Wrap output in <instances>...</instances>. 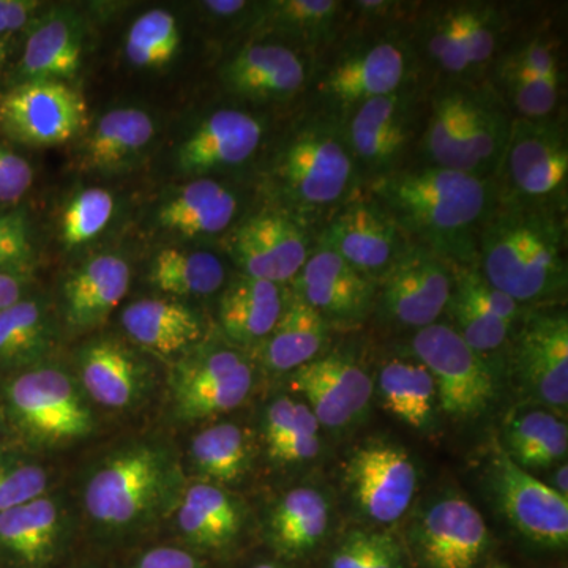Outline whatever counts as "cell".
<instances>
[{
	"label": "cell",
	"mask_w": 568,
	"mask_h": 568,
	"mask_svg": "<svg viewBox=\"0 0 568 568\" xmlns=\"http://www.w3.org/2000/svg\"><path fill=\"white\" fill-rule=\"evenodd\" d=\"M410 241L365 190L351 197L323 224L317 246L338 254L373 282H379Z\"/></svg>",
	"instance_id": "4fadbf2b"
},
{
	"label": "cell",
	"mask_w": 568,
	"mask_h": 568,
	"mask_svg": "<svg viewBox=\"0 0 568 568\" xmlns=\"http://www.w3.org/2000/svg\"><path fill=\"white\" fill-rule=\"evenodd\" d=\"M295 402L282 396L268 407L265 413L264 437L268 452L274 450L290 435L294 424Z\"/></svg>",
	"instance_id": "db71d44e"
},
{
	"label": "cell",
	"mask_w": 568,
	"mask_h": 568,
	"mask_svg": "<svg viewBox=\"0 0 568 568\" xmlns=\"http://www.w3.org/2000/svg\"><path fill=\"white\" fill-rule=\"evenodd\" d=\"M567 211L504 204L481 227L476 267L519 305H549L567 291Z\"/></svg>",
	"instance_id": "7a4b0ae2"
},
{
	"label": "cell",
	"mask_w": 568,
	"mask_h": 568,
	"mask_svg": "<svg viewBox=\"0 0 568 568\" xmlns=\"http://www.w3.org/2000/svg\"><path fill=\"white\" fill-rule=\"evenodd\" d=\"M253 372L235 351H207L175 366L171 390L174 410L185 420H197L235 409L248 398Z\"/></svg>",
	"instance_id": "d6986e66"
},
{
	"label": "cell",
	"mask_w": 568,
	"mask_h": 568,
	"mask_svg": "<svg viewBox=\"0 0 568 568\" xmlns=\"http://www.w3.org/2000/svg\"><path fill=\"white\" fill-rule=\"evenodd\" d=\"M364 190L410 242L455 267L476 265L478 235L497 205L495 179L417 162Z\"/></svg>",
	"instance_id": "6da1fadb"
},
{
	"label": "cell",
	"mask_w": 568,
	"mask_h": 568,
	"mask_svg": "<svg viewBox=\"0 0 568 568\" xmlns=\"http://www.w3.org/2000/svg\"><path fill=\"white\" fill-rule=\"evenodd\" d=\"M331 324L297 295L286 301L274 331L264 339V364L272 372H295L320 357Z\"/></svg>",
	"instance_id": "4dcf8cb0"
},
{
	"label": "cell",
	"mask_w": 568,
	"mask_h": 568,
	"mask_svg": "<svg viewBox=\"0 0 568 568\" xmlns=\"http://www.w3.org/2000/svg\"><path fill=\"white\" fill-rule=\"evenodd\" d=\"M489 568H507L506 566H493V567H489Z\"/></svg>",
	"instance_id": "be15d7a7"
},
{
	"label": "cell",
	"mask_w": 568,
	"mask_h": 568,
	"mask_svg": "<svg viewBox=\"0 0 568 568\" xmlns=\"http://www.w3.org/2000/svg\"><path fill=\"white\" fill-rule=\"evenodd\" d=\"M328 521L331 506L323 493L310 487L291 489L272 510V544L283 556L298 558L324 540Z\"/></svg>",
	"instance_id": "d6a6232c"
},
{
	"label": "cell",
	"mask_w": 568,
	"mask_h": 568,
	"mask_svg": "<svg viewBox=\"0 0 568 568\" xmlns=\"http://www.w3.org/2000/svg\"><path fill=\"white\" fill-rule=\"evenodd\" d=\"M320 428V422L313 410L304 403H295L294 424L290 435L284 437L278 447L268 452V455L284 465L315 458L321 447Z\"/></svg>",
	"instance_id": "681fc988"
},
{
	"label": "cell",
	"mask_w": 568,
	"mask_h": 568,
	"mask_svg": "<svg viewBox=\"0 0 568 568\" xmlns=\"http://www.w3.org/2000/svg\"><path fill=\"white\" fill-rule=\"evenodd\" d=\"M0 152H2V148H0Z\"/></svg>",
	"instance_id": "e7e4bbea"
},
{
	"label": "cell",
	"mask_w": 568,
	"mask_h": 568,
	"mask_svg": "<svg viewBox=\"0 0 568 568\" xmlns=\"http://www.w3.org/2000/svg\"><path fill=\"white\" fill-rule=\"evenodd\" d=\"M496 61L510 63L519 69L551 81H562V70L558 54V44L551 39L536 36L525 40L510 50L500 52Z\"/></svg>",
	"instance_id": "f907efd6"
},
{
	"label": "cell",
	"mask_w": 568,
	"mask_h": 568,
	"mask_svg": "<svg viewBox=\"0 0 568 568\" xmlns=\"http://www.w3.org/2000/svg\"><path fill=\"white\" fill-rule=\"evenodd\" d=\"M377 390L384 409L410 428L424 432L435 420V379L416 355H396L384 362Z\"/></svg>",
	"instance_id": "f1b7e54d"
},
{
	"label": "cell",
	"mask_w": 568,
	"mask_h": 568,
	"mask_svg": "<svg viewBox=\"0 0 568 568\" xmlns=\"http://www.w3.org/2000/svg\"><path fill=\"white\" fill-rule=\"evenodd\" d=\"M39 6V2L32 0H0V36L28 24Z\"/></svg>",
	"instance_id": "9f6ffc18"
},
{
	"label": "cell",
	"mask_w": 568,
	"mask_h": 568,
	"mask_svg": "<svg viewBox=\"0 0 568 568\" xmlns=\"http://www.w3.org/2000/svg\"><path fill=\"white\" fill-rule=\"evenodd\" d=\"M61 529V514L51 497L0 514V547L28 567H41L51 559Z\"/></svg>",
	"instance_id": "e575fe53"
},
{
	"label": "cell",
	"mask_w": 568,
	"mask_h": 568,
	"mask_svg": "<svg viewBox=\"0 0 568 568\" xmlns=\"http://www.w3.org/2000/svg\"><path fill=\"white\" fill-rule=\"evenodd\" d=\"M54 331L39 302L21 301L0 312V364L26 365L51 347Z\"/></svg>",
	"instance_id": "ab89813d"
},
{
	"label": "cell",
	"mask_w": 568,
	"mask_h": 568,
	"mask_svg": "<svg viewBox=\"0 0 568 568\" xmlns=\"http://www.w3.org/2000/svg\"><path fill=\"white\" fill-rule=\"evenodd\" d=\"M381 534L353 532L343 538L331 556V568H369Z\"/></svg>",
	"instance_id": "f5cc1de1"
},
{
	"label": "cell",
	"mask_w": 568,
	"mask_h": 568,
	"mask_svg": "<svg viewBox=\"0 0 568 568\" xmlns=\"http://www.w3.org/2000/svg\"><path fill=\"white\" fill-rule=\"evenodd\" d=\"M491 488L500 510L523 537L544 548L568 544V497L511 462L504 450L493 459Z\"/></svg>",
	"instance_id": "2e32d148"
},
{
	"label": "cell",
	"mask_w": 568,
	"mask_h": 568,
	"mask_svg": "<svg viewBox=\"0 0 568 568\" xmlns=\"http://www.w3.org/2000/svg\"><path fill=\"white\" fill-rule=\"evenodd\" d=\"M452 291L454 265L410 242L377 282L375 308L387 323L422 331L446 312Z\"/></svg>",
	"instance_id": "30bf717a"
},
{
	"label": "cell",
	"mask_w": 568,
	"mask_h": 568,
	"mask_svg": "<svg viewBox=\"0 0 568 568\" xmlns=\"http://www.w3.org/2000/svg\"><path fill=\"white\" fill-rule=\"evenodd\" d=\"M312 61L284 41H256L224 63L222 82L233 95L257 103H286L310 88Z\"/></svg>",
	"instance_id": "ffe728a7"
},
{
	"label": "cell",
	"mask_w": 568,
	"mask_h": 568,
	"mask_svg": "<svg viewBox=\"0 0 568 568\" xmlns=\"http://www.w3.org/2000/svg\"><path fill=\"white\" fill-rule=\"evenodd\" d=\"M230 253L242 275L282 286L297 276L312 248L304 224L276 209L239 224L230 237Z\"/></svg>",
	"instance_id": "e0dca14e"
},
{
	"label": "cell",
	"mask_w": 568,
	"mask_h": 568,
	"mask_svg": "<svg viewBox=\"0 0 568 568\" xmlns=\"http://www.w3.org/2000/svg\"><path fill=\"white\" fill-rule=\"evenodd\" d=\"M115 200L108 190L92 186L69 201L61 216V239L65 248L91 244L104 233L114 216Z\"/></svg>",
	"instance_id": "f6af8a7d"
},
{
	"label": "cell",
	"mask_w": 568,
	"mask_h": 568,
	"mask_svg": "<svg viewBox=\"0 0 568 568\" xmlns=\"http://www.w3.org/2000/svg\"><path fill=\"white\" fill-rule=\"evenodd\" d=\"M447 310L454 317L455 325L452 327L476 353L480 355L495 353L506 345L511 331L510 325L489 315L487 310L467 297L459 287L455 286V283Z\"/></svg>",
	"instance_id": "bcb514c9"
},
{
	"label": "cell",
	"mask_w": 568,
	"mask_h": 568,
	"mask_svg": "<svg viewBox=\"0 0 568 568\" xmlns=\"http://www.w3.org/2000/svg\"><path fill=\"white\" fill-rule=\"evenodd\" d=\"M248 437L234 424H220L194 436L192 458L203 476L220 484L237 480L250 466Z\"/></svg>",
	"instance_id": "60d3db41"
},
{
	"label": "cell",
	"mask_w": 568,
	"mask_h": 568,
	"mask_svg": "<svg viewBox=\"0 0 568 568\" xmlns=\"http://www.w3.org/2000/svg\"><path fill=\"white\" fill-rule=\"evenodd\" d=\"M291 386L308 402L321 426L347 428L361 420L372 405L373 384L368 372L351 355L331 353L295 369Z\"/></svg>",
	"instance_id": "44dd1931"
},
{
	"label": "cell",
	"mask_w": 568,
	"mask_h": 568,
	"mask_svg": "<svg viewBox=\"0 0 568 568\" xmlns=\"http://www.w3.org/2000/svg\"><path fill=\"white\" fill-rule=\"evenodd\" d=\"M549 487L555 488L559 495L568 497V466L566 462L560 463L552 476V484Z\"/></svg>",
	"instance_id": "91938a15"
},
{
	"label": "cell",
	"mask_w": 568,
	"mask_h": 568,
	"mask_svg": "<svg viewBox=\"0 0 568 568\" xmlns=\"http://www.w3.org/2000/svg\"><path fill=\"white\" fill-rule=\"evenodd\" d=\"M426 93L422 82L369 100L343 121L362 185L410 164L424 133Z\"/></svg>",
	"instance_id": "52a82bcc"
},
{
	"label": "cell",
	"mask_w": 568,
	"mask_h": 568,
	"mask_svg": "<svg viewBox=\"0 0 568 568\" xmlns=\"http://www.w3.org/2000/svg\"><path fill=\"white\" fill-rule=\"evenodd\" d=\"M132 282L130 265L119 254H97L62 286L63 316L73 331L99 327L118 308Z\"/></svg>",
	"instance_id": "cb8c5ba5"
},
{
	"label": "cell",
	"mask_w": 568,
	"mask_h": 568,
	"mask_svg": "<svg viewBox=\"0 0 568 568\" xmlns=\"http://www.w3.org/2000/svg\"><path fill=\"white\" fill-rule=\"evenodd\" d=\"M410 351L432 373L437 405L455 420H474L495 402V379L484 355L467 346L452 325L416 332Z\"/></svg>",
	"instance_id": "ba28073f"
},
{
	"label": "cell",
	"mask_w": 568,
	"mask_h": 568,
	"mask_svg": "<svg viewBox=\"0 0 568 568\" xmlns=\"http://www.w3.org/2000/svg\"><path fill=\"white\" fill-rule=\"evenodd\" d=\"M506 446L508 457L523 469H547L566 462L567 424L549 410H519L508 418Z\"/></svg>",
	"instance_id": "8d00e7d4"
},
{
	"label": "cell",
	"mask_w": 568,
	"mask_h": 568,
	"mask_svg": "<svg viewBox=\"0 0 568 568\" xmlns=\"http://www.w3.org/2000/svg\"><path fill=\"white\" fill-rule=\"evenodd\" d=\"M122 327L136 345L153 354L183 353L203 338V323L189 306L162 298H142L126 306Z\"/></svg>",
	"instance_id": "484cf974"
},
{
	"label": "cell",
	"mask_w": 568,
	"mask_h": 568,
	"mask_svg": "<svg viewBox=\"0 0 568 568\" xmlns=\"http://www.w3.org/2000/svg\"><path fill=\"white\" fill-rule=\"evenodd\" d=\"M237 196L211 178L193 179L159 209L160 226L183 239L215 237L237 216Z\"/></svg>",
	"instance_id": "d4e9b609"
},
{
	"label": "cell",
	"mask_w": 568,
	"mask_h": 568,
	"mask_svg": "<svg viewBox=\"0 0 568 568\" xmlns=\"http://www.w3.org/2000/svg\"><path fill=\"white\" fill-rule=\"evenodd\" d=\"M11 414L37 443H73L93 429V417L73 381L59 368H33L7 388Z\"/></svg>",
	"instance_id": "8fae6325"
},
{
	"label": "cell",
	"mask_w": 568,
	"mask_h": 568,
	"mask_svg": "<svg viewBox=\"0 0 568 568\" xmlns=\"http://www.w3.org/2000/svg\"><path fill=\"white\" fill-rule=\"evenodd\" d=\"M166 459L156 448L136 446L112 455L85 485V510L106 528L140 521L162 496Z\"/></svg>",
	"instance_id": "9c48e42d"
},
{
	"label": "cell",
	"mask_w": 568,
	"mask_h": 568,
	"mask_svg": "<svg viewBox=\"0 0 568 568\" xmlns=\"http://www.w3.org/2000/svg\"><path fill=\"white\" fill-rule=\"evenodd\" d=\"M178 523L185 537L197 547L219 549L237 537L242 514L224 489L212 484H194L183 496Z\"/></svg>",
	"instance_id": "d590c367"
},
{
	"label": "cell",
	"mask_w": 568,
	"mask_h": 568,
	"mask_svg": "<svg viewBox=\"0 0 568 568\" xmlns=\"http://www.w3.org/2000/svg\"><path fill=\"white\" fill-rule=\"evenodd\" d=\"M272 179L298 223L320 227L364 190L347 145L343 122L313 111L287 134L276 152Z\"/></svg>",
	"instance_id": "277c9868"
},
{
	"label": "cell",
	"mask_w": 568,
	"mask_h": 568,
	"mask_svg": "<svg viewBox=\"0 0 568 568\" xmlns=\"http://www.w3.org/2000/svg\"><path fill=\"white\" fill-rule=\"evenodd\" d=\"M155 136V123L140 108H118L103 114L82 145L88 170L118 171L140 156Z\"/></svg>",
	"instance_id": "f546056e"
},
{
	"label": "cell",
	"mask_w": 568,
	"mask_h": 568,
	"mask_svg": "<svg viewBox=\"0 0 568 568\" xmlns=\"http://www.w3.org/2000/svg\"><path fill=\"white\" fill-rule=\"evenodd\" d=\"M88 125V104L65 81H22L0 97V129L33 148L65 144Z\"/></svg>",
	"instance_id": "7c38bea8"
},
{
	"label": "cell",
	"mask_w": 568,
	"mask_h": 568,
	"mask_svg": "<svg viewBox=\"0 0 568 568\" xmlns=\"http://www.w3.org/2000/svg\"><path fill=\"white\" fill-rule=\"evenodd\" d=\"M22 282L20 276L0 272V312L21 301Z\"/></svg>",
	"instance_id": "6f0895ef"
},
{
	"label": "cell",
	"mask_w": 568,
	"mask_h": 568,
	"mask_svg": "<svg viewBox=\"0 0 568 568\" xmlns=\"http://www.w3.org/2000/svg\"><path fill=\"white\" fill-rule=\"evenodd\" d=\"M134 568H203L190 552L183 549L153 548L138 560Z\"/></svg>",
	"instance_id": "11a10c76"
},
{
	"label": "cell",
	"mask_w": 568,
	"mask_h": 568,
	"mask_svg": "<svg viewBox=\"0 0 568 568\" xmlns=\"http://www.w3.org/2000/svg\"><path fill=\"white\" fill-rule=\"evenodd\" d=\"M6 61V44L2 43V40H0V63Z\"/></svg>",
	"instance_id": "94428289"
},
{
	"label": "cell",
	"mask_w": 568,
	"mask_h": 568,
	"mask_svg": "<svg viewBox=\"0 0 568 568\" xmlns=\"http://www.w3.org/2000/svg\"><path fill=\"white\" fill-rule=\"evenodd\" d=\"M418 69L413 39L399 31L366 33L331 50V55L313 69L308 89L316 111L343 122L369 100L416 84Z\"/></svg>",
	"instance_id": "5b68a950"
},
{
	"label": "cell",
	"mask_w": 568,
	"mask_h": 568,
	"mask_svg": "<svg viewBox=\"0 0 568 568\" xmlns=\"http://www.w3.org/2000/svg\"><path fill=\"white\" fill-rule=\"evenodd\" d=\"M254 568H278V567L271 566V564H261V566H256Z\"/></svg>",
	"instance_id": "6125c7cd"
},
{
	"label": "cell",
	"mask_w": 568,
	"mask_h": 568,
	"mask_svg": "<svg viewBox=\"0 0 568 568\" xmlns=\"http://www.w3.org/2000/svg\"><path fill=\"white\" fill-rule=\"evenodd\" d=\"M495 182L499 203L567 211L568 141L562 119L515 118Z\"/></svg>",
	"instance_id": "8992f818"
},
{
	"label": "cell",
	"mask_w": 568,
	"mask_h": 568,
	"mask_svg": "<svg viewBox=\"0 0 568 568\" xmlns=\"http://www.w3.org/2000/svg\"><path fill=\"white\" fill-rule=\"evenodd\" d=\"M409 540L422 568H474L487 552L489 530L469 500L447 495L417 518Z\"/></svg>",
	"instance_id": "ac0fdd59"
},
{
	"label": "cell",
	"mask_w": 568,
	"mask_h": 568,
	"mask_svg": "<svg viewBox=\"0 0 568 568\" xmlns=\"http://www.w3.org/2000/svg\"><path fill=\"white\" fill-rule=\"evenodd\" d=\"M149 280L174 295H211L222 290L226 268L216 254L200 250L163 248L153 257Z\"/></svg>",
	"instance_id": "74e56055"
},
{
	"label": "cell",
	"mask_w": 568,
	"mask_h": 568,
	"mask_svg": "<svg viewBox=\"0 0 568 568\" xmlns=\"http://www.w3.org/2000/svg\"><path fill=\"white\" fill-rule=\"evenodd\" d=\"M82 386L93 399L111 409L132 406L144 387L140 361L118 339H97L82 349Z\"/></svg>",
	"instance_id": "4316f807"
},
{
	"label": "cell",
	"mask_w": 568,
	"mask_h": 568,
	"mask_svg": "<svg viewBox=\"0 0 568 568\" xmlns=\"http://www.w3.org/2000/svg\"><path fill=\"white\" fill-rule=\"evenodd\" d=\"M48 474L32 462L0 457V514L44 496Z\"/></svg>",
	"instance_id": "7dc6e473"
},
{
	"label": "cell",
	"mask_w": 568,
	"mask_h": 568,
	"mask_svg": "<svg viewBox=\"0 0 568 568\" xmlns=\"http://www.w3.org/2000/svg\"><path fill=\"white\" fill-rule=\"evenodd\" d=\"M263 138L264 123L252 112L235 108L212 112L179 145L178 171L201 179L215 171L241 166L252 160Z\"/></svg>",
	"instance_id": "603a6c76"
},
{
	"label": "cell",
	"mask_w": 568,
	"mask_h": 568,
	"mask_svg": "<svg viewBox=\"0 0 568 568\" xmlns=\"http://www.w3.org/2000/svg\"><path fill=\"white\" fill-rule=\"evenodd\" d=\"M564 568H566V567H564Z\"/></svg>",
	"instance_id": "03108f58"
},
{
	"label": "cell",
	"mask_w": 568,
	"mask_h": 568,
	"mask_svg": "<svg viewBox=\"0 0 568 568\" xmlns=\"http://www.w3.org/2000/svg\"><path fill=\"white\" fill-rule=\"evenodd\" d=\"M33 263V244L29 222L22 212L0 215V272L14 275L29 271Z\"/></svg>",
	"instance_id": "c3c4849f"
},
{
	"label": "cell",
	"mask_w": 568,
	"mask_h": 568,
	"mask_svg": "<svg viewBox=\"0 0 568 568\" xmlns=\"http://www.w3.org/2000/svg\"><path fill=\"white\" fill-rule=\"evenodd\" d=\"M413 43L418 61L426 58L439 71V81L477 80L467 59L455 6L443 7L422 20Z\"/></svg>",
	"instance_id": "f35d334b"
},
{
	"label": "cell",
	"mask_w": 568,
	"mask_h": 568,
	"mask_svg": "<svg viewBox=\"0 0 568 568\" xmlns=\"http://www.w3.org/2000/svg\"><path fill=\"white\" fill-rule=\"evenodd\" d=\"M248 6L250 3L244 0H211V2L204 3L205 9L212 11L215 17L223 18L235 17L248 9Z\"/></svg>",
	"instance_id": "680465c9"
},
{
	"label": "cell",
	"mask_w": 568,
	"mask_h": 568,
	"mask_svg": "<svg viewBox=\"0 0 568 568\" xmlns=\"http://www.w3.org/2000/svg\"><path fill=\"white\" fill-rule=\"evenodd\" d=\"M294 295L328 324H358L375 310L376 282L317 246L293 280Z\"/></svg>",
	"instance_id": "7402d4cb"
},
{
	"label": "cell",
	"mask_w": 568,
	"mask_h": 568,
	"mask_svg": "<svg viewBox=\"0 0 568 568\" xmlns=\"http://www.w3.org/2000/svg\"><path fill=\"white\" fill-rule=\"evenodd\" d=\"M346 10L339 0H275L263 7L261 24L301 48L323 52L335 43Z\"/></svg>",
	"instance_id": "836d02e7"
},
{
	"label": "cell",
	"mask_w": 568,
	"mask_h": 568,
	"mask_svg": "<svg viewBox=\"0 0 568 568\" xmlns=\"http://www.w3.org/2000/svg\"><path fill=\"white\" fill-rule=\"evenodd\" d=\"M181 47V29L171 11L153 9L145 11L125 39V54L140 69H162L173 61Z\"/></svg>",
	"instance_id": "7bdbcfd3"
},
{
	"label": "cell",
	"mask_w": 568,
	"mask_h": 568,
	"mask_svg": "<svg viewBox=\"0 0 568 568\" xmlns=\"http://www.w3.org/2000/svg\"><path fill=\"white\" fill-rule=\"evenodd\" d=\"M284 305L280 284L239 275L220 298V323L233 342L254 345L271 335Z\"/></svg>",
	"instance_id": "83f0119b"
},
{
	"label": "cell",
	"mask_w": 568,
	"mask_h": 568,
	"mask_svg": "<svg viewBox=\"0 0 568 568\" xmlns=\"http://www.w3.org/2000/svg\"><path fill=\"white\" fill-rule=\"evenodd\" d=\"M470 70L477 80L499 58L503 47L504 17L489 3H457L455 6Z\"/></svg>",
	"instance_id": "ee69618b"
},
{
	"label": "cell",
	"mask_w": 568,
	"mask_h": 568,
	"mask_svg": "<svg viewBox=\"0 0 568 568\" xmlns=\"http://www.w3.org/2000/svg\"><path fill=\"white\" fill-rule=\"evenodd\" d=\"M521 321L514 345L515 373L534 399L552 409L568 405V315L564 308L538 310Z\"/></svg>",
	"instance_id": "9a60e30c"
},
{
	"label": "cell",
	"mask_w": 568,
	"mask_h": 568,
	"mask_svg": "<svg viewBox=\"0 0 568 568\" xmlns=\"http://www.w3.org/2000/svg\"><path fill=\"white\" fill-rule=\"evenodd\" d=\"M33 171L28 160L18 153L0 152V203L11 204L20 201L31 189Z\"/></svg>",
	"instance_id": "816d5d0a"
},
{
	"label": "cell",
	"mask_w": 568,
	"mask_h": 568,
	"mask_svg": "<svg viewBox=\"0 0 568 568\" xmlns=\"http://www.w3.org/2000/svg\"><path fill=\"white\" fill-rule=\"evenodd\" d=\"M514 119L487 80L436 81L426 93L418 163L495 179Z\"/></svg>",
	"instance_id": "3957f363"
},
{
	"label": "cell",
	"mask_w": 568,
	"mask_h": 568,
	"mask_svg": "<svg viewBox=\"0 0 568 568\" xmlns=\"http://www.w3.org/2000/svg\"><path fill=\"white\" fill-rule=\"evenodd\" d=\"M417 480L416 463L396 444L383 440L366 444L347 463V488L355 507L379 525H390L405 517L416 496Z\"/></svg>",
	"instance_id": "5bb4252c"
},
{
	"label": "cell",
	"mask_w": 568,
	"mask_h": 568,
	"mask_svg": "<svg viewBox=\"0 0 568 568\" xmlns=\"http://www.w3.org/2000/svg\"><path fill=\"white\" fill-rule=\"evenodd\" d=\"M496 91L514 112L515 118L529 121L558 118L560 82L537 77L528 70L496 61Z\"/></svg>",
	"instance_id": "b9f144b4"
},
{
	"label": "cell",
	"mask_w": 568,
	"mask_h": 568,
	"mask_svg": "<svg viewBox=\"0 0 568 568\" xmlns=\"http://www.w3.org/2000/svg\"><path fill=\"white\" fill-rule=\"evenodd\" d=\"M82 37L77 22L51 11L33 28L21 59L24 81L73 78L81 69Z\"/></svg>",
	"instance_id": "1f68e13d"
}]
</instances>
